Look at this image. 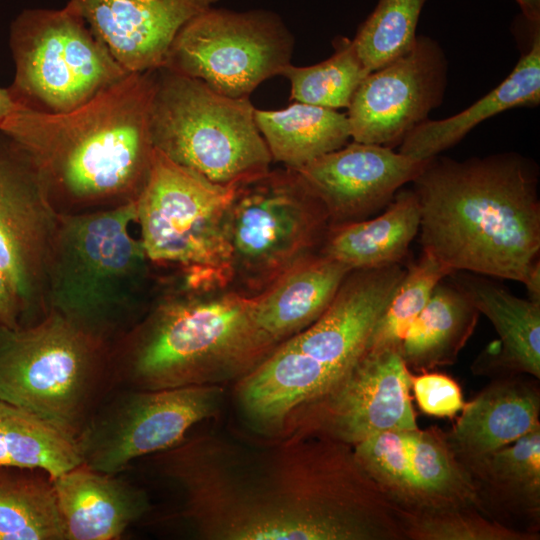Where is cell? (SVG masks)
Instances as JSON below:
<instances>
[{"instance_id": "obj_1", "label": "cell", "mask_w": 540, "mask_h": 540, "mask_svg": "<svg viewBox=\"0 0 540 540\" xmlns=\"http://www.w3.org/2000/svg\"><path fill=\"white\" fill-rule=\"evenodd\" d=\"M158 456L206 539H405L396 509L349 444L296 430L262 451L197 437Z\"/></svg>"}, {"instance_id": "obj_2", "label": "cell", "mask_w": 540, "mask_h": 540, "mask_svg": "<svg viewBox=\"0 0 540 540\" xmlns=\"http://www.w3.org/2000/svg\"><path fill=\"white\" fill-rule=\"evenodd\" d=\"M423 252L452 271L524 283L539 262V171L507 152L435 156L412 181Z\"/></svg>"}, {"instance_id": "obj_3", "label": "cell", "mask_w": 540, "mask_h": 540, "mask_svg": "<svg viewBox=\"0 0 540 540\" xmlns=\"http://www.w3.org/2000/svg\"><path fill=\"white\" fill-rule=\"evenodd\" d=\"M156 70L129 73L66 112L16 105L0 132L28 160L51 198L59 194L75 203L134 199L154 149Z\"/></svg>"}, {"instance_id": "obj_4", "label": "cell", "mask_w": 540, "mask_h": 540, "mask_svg": "<svg viewBox=\"0 0 540 540\" xmlns=\"http://www.w3.org/2000/svg\"><path fill=\"white\" fill-rule=\"evenodd\" d=\"M255 306V296L230 287L165 297L111 356L113 383L161 390L238 381L278 346Z\"/></svg>"}, {"instance_id": "obj_5", "label": "cell", "mask_w": 540, "mask_h": 540, "mask_svg": "<svg viewBox=\"0 0 540 540\" xmlns=\"http://www.w3.org/2000/svg\"><path fill=\"white\" fill-rule=\"evenodd\" d=\"M404 274L400 264L351 270L314 323L237 381V400L247 419L262 429L284 428L333 389L367 351Z\"/></svg>"}, {"instance_id": "obj_6", "label": "cell", "mask_w": 540, "mask_h": 540, "mask_svg": "<svg viewBox=\"0 0 540 540\" xmlns=\"http://www.w3.org/2000/svg\"><path fill=\"white\" fill-rule=\"evenodd\" d=\"M133 222L134 199L97 212L59 213L52 242L49 310L106 342L132 309L148 270L142 242L129 231Z\"/></svg>"}, {"instance_id": "obj_7", "label": "cell", "mask_w": 540, "mask_h": 540, "mask_svg": "<svg viewBox=\"0 0 540 540\" xmlns=\"http://www.w3.org/2000/svg\"><path fill=\"white\" fill-rule=\"evenodd\" d=\"M111 384L108 342L59 313L0 326V399L75 440Z\"/></svg>"}, {"instance_id": "obj_8", "label": "cell", "mask_w": 540, "mask_h": 540, "mask_svg": "<svg viewBox=\"0 0 540 540\" xmlns=\"http://www.w3.org/2000/svg\"><path fill=\"white\" fill-rule=\"evenodd\" d=\"M249 98L220 94L204 82L156 70L151 106L153 147L220 185L270 170L273 161Z\"/></svg>"}, {"instance_id": "obj_9", "label": "cell", "mask_w": 540, "mask_h": 540, "mask_svg": "<svg viewBox=\"0 0 540 540\" xmlns=\"http://www.w3.org/2000/svg\"><path fill=\"white\" fill-rule=\"evenodd\" d=\"M329 228L326 208L294 169H270L235 184L225 218L229 287L260 294L318 254Z\"/></svg>"}, {"instance_id": "obj_10", "label": "cell", "mask_w": 540, "mask_h": 540, "mask_svg": "<svg viewBox=\"0 0 540 540\" xmlns=\"http://www.w3.org/2000/svg\"><path fill=\"white\" fill-rule=\"evenodd\" d=\"M234 185L211 182L153 149L146 181L134 198L149 261L173 265L183 288L229 287L225 218Z\"/></svg>"}, {"instance_id": "obj_11", "label": "cell", "mask_w": 540, "mask_h": 540, "mask_svg": "<svg viewBox=\"0 0 540 540\" xmlns=\"http://www.w3.org/2000/svg\"><path fill=\"white\" fill-rule=\"evenodd\" d=\"M16 105L59 113L72 110L127 73L68 3L22 11L11 23Z\"/></svg>"}, {"instance_id": "obj_12", "label": "cell", "mask_w": 540, "mask_h": 540, "mask_svg": "<svg viewBox=\"0 0 540 540\" xmlns=\"http://www.w3.org/2000/svg\"><path fill=\"white\" fill-rule=\"evenodd\" d=\"M293 48L294 38L276 14L211 7L181 28L162 67L225 96L249 98L290 64Z\"/></svg>"}, {"instance_id": "obj_13", "label": "cell", "mask_w": 540, "mask_h": 540, "mask_svg": "<svg viewBox=\"0 0 540 540\" xmlns=\"http://www.w3.org/2000/svg\"><path fill=\"white\" fill-rule=\"evenodd\" d=\"M219 385L161 390L125 388L102 401L76 437L83 464L116 475L132 461L176 446L218 409Z\"/></svg>"}, {"instance_id": "obj_14", "label": "cell", "mask_w": 540, "mask_h": 540, "mask_svg": "<svg viewBox=\"0 0 540 540\" xmlns=\"http://www.w3.org/2000/svg\"><path fill=\"white\" fill-rule=\"evenodd\" d=\"M353 449L397 512L474 508L486 514L469 473L438 427L382 432Z\"/></svg>"}, {"instance_id": "obj_15", "label": "cell", "mask_w": 540, "mask_h": 540, "mask_svg": "<svg viewBox=\"0 0 540 540\" xmlns=\"http://www.w3.org/2000/svg\"><path fill=\"white\" fill-rule=\"evenodd\" d=\"M411 379L399 350H367L333 389L295 415L296 430L355 446L382 432L416 429Z\"/></svg>"}, {"instance_id": "obj_16", "label": "cell", "mask_w": 540, "mask_h": 540, "mask_svg": "<svg viewBox=\"0 0 540 540\" xmlns=\"http://www.w3.org/2000/svg\"><path fill=\"white\" fill-rule=\"evenodd\" d=\"M448 60L440 44L417 35L410 51L370 72L355 91L347 118L351 139L386 147L400 145L441 105Z\"/></svg>"}, {"instance_id": "obj_17", "label": "cell", "mask_w": 540, "mask_h": 540, "mask_svg": "<svg viewBox=\"0 0 540 540\" xmlns=\"http://www.w3.org/2000/svg\"><path fill=\"white\" fill-rule=\"evenodd\" d=\"M59 213L40 177L9 141L0 146V271L22 314L44 300Z\"/></svg>"}, {"instance_id": "obj_18", "label": "cell", "mask_w": 540, "mask_h": 540, "mask_svg": "<svg viewBox=\"0 0 540 540\" xmlns=\"http://www.w3.org/2000/svg\"><path fill=\"white\" fill-rule=\"evenodd\" d=\"M428 160L352 141L294 170L321 200L332 227L367 219L387 206Z\"/></svg>"}, {"instance_id": "obj_19", "label": "cell", "mask_w": 540, "mask_h": 540, "mask_svg": "<svg viewBox=\"0 0 540 540\" xmlns=\"http://www.w3.org/2000/svg\"><path fill=\"white\" fill-rule=\"evenodd\" d=\"M217 0H69L127 73L164 65L181 28Z\"/></svg>"}, {"instance_id": "obj_20", "label": "cell", "mask_w": 540, "mask_h": 540, "mask_svg": "<svg viewBox=\"0 0 540 540\" xmlns=\"http://www.w3.org/2000/svg\"><path fill=\"white\" fill-rule=\"evenodd\" d=\"M448 278L494 326L499 339L486 347L471 369L496 377L540 378V303L522 299L488 276L453 271Z\"/></svg>"}, {"instance_id": "obj_21", "label": "cell", "mask_w": 540, "mask_h": 540, "mask_svg": "<svg viewBox=\"0 0 540 540\" xmlns=\"http://www.w3.org/2000/svg\"><path fill=\"white\" fill-rule=\"evenodd\" d=\"M461 412L445 436L455 457L464 465L540 427L538 382L519 375L497 377L465 403Z\"/></svg>"}, {"instance_id": "obj_22", "label": "cell", "mask_w": 540, "mask_h": 540, "mask_svg": "<svg viewBox=\"0 0 540 540\" xmlns=\"http://www.w3.org/2000/svg\"><path fill=\"white\" fill-rule=\"evenodd\" d=\"M66 540H115L148 510L145 492L81 463L53 477Z\"/></svg>"}, {"instance_id": "obj_23", "label": "cell", "mask_w": 540, "mask_h": 540, "mask_svg": "<svg viewBox=\"0 0 540 540\" xmlns=\"http://www.w3.org/2000/svg\"><path fill=\"white\" fill-rule=\"evenodd\" d=\"M463 467L490 518L504 525L518 518L529 531L539 533L540 427Z\"/></svg>"}, {"instance_id": "obj_24", "label": "cell", "mask_w": 540, "mask_h": 540, "mask_svg": "<svg viewBox=\"0 0 540 540\" xmlns=\"http://www.w3.org/2000/svg\"><path fill=\"white\" fill-rule=\"evenodd\" d=\"M530 47L497 87L463 111L441 120L427 119L401 141L399 152L428 160L460 142L486 119L515 107L540 103V25L532 31Z\"/></svg>"}, {"instance_id": "obj_25", "label": "cell", "mask_w": 540, "mask_h": 540, "mask_svg": "<svg viewBox=\"0 0 540 540\" xmlns=\"http://www.w3.org/2000/svg\"><path fill=\"white\" fill-rule=\"evenodd\" d=\"M350 271L320 253L299 263L255 296L260 328L277 345L304 330L328 308Z\"/></svg>"}, {"instance_id": "obj_26", "label": "cell", "mask_w": 540, "mask_h": 540, "mask_svg": "<svg viewBox=\"0 0 540 540\" xmlns=\"http://www.w3.org/2000/svg\"><path fill=\"white\" fill-rule=\"evenodd\" d=\"M419 229L418 198L400 189L381 215L330 227L319 253L349 270L401 264Z\"/></svg>"}, {"instance_id": "obj_27", "label": "cell", "mask_w": 540, "mask_h": 540, "mask_svg": "<svg viewBox=\"0 0 540 540\" xmlns=\"http://www.w3.org/2000/svg\"><path fill=\"white\" fill-rule=\"evenodd\" d=\"M479 311L452 282L441 280L401 344L410 372H426L455 363L472 335Z\"/></svg>"}, {"instance_id": "obj_28", "label": "cell", "mask_w": 540, "mask_h": 540, "mask_svg": "<svg viewBox=\"0 0 540 540\" xmlns=\"http://www.w3.org/2000/svg\"><path fill=\"white\" fill-rule=\"evenodd\" d=\"M256 125L273 161L298 169L337 150L351 138L346 114L295 102L281 110L255 108Z\"/></svg>"}, {"instance_id": "obj_29", "label": "cell", "mask_w": 540, "mask_h": 540, "mask_svg": "<svg viewBox=\"0 0 540 540\" xmlns=\"http://www.w3.org/2000/svg\"><path fill=\"white\" fill-rule=\"evenodd\" d=\"M0 540H66L49 473L0 465Z\"/></svg>"}, {"instance_id": "obj_30", "label": "cell", "mask_w": 540, "mask_h": 540, "mask_svg": "<svg viewBox=\"0 0 540 540\" xmlns=\"http://www.w3.org/2000/svg\"><path fill=\"white\" fill-rule=\"evenodd\" d=\"M81 463L74 438L0 399V465L38 468L56 477Z\"/></svg>"}, {"instance_id": "obj_31", "label": "cell", "mask_w": 540, "mask_h": 540, "mask_svg": "<svg viewBox=\"0 0 540 540\" xmlns=\"http://www.w3.org/2000/svg\"><path fill=\"white\" fill-rule=\"evenodd\" d=\"M368 74L348 38H340L335 52L326 60L304 67L290 63L280 73L290 81L291 100L334 110L349 107Z\"/></svg>"}, {"instance_id": "obj_32", "label": "cell", "mask_w": 540, "mask_h": 540, "mask_svg": "<svg viewBox=\"0 0 540 540\" xmlns=\"http://www.w3.org/2000/svg\"><path fill=\"white\" fill-rule=\"evenodd\" d=\"M427 0H378L352 42L367 71L373 72L411 50Z\"/></svg>"}, {"instance_id": "obj_33", "label": "cell", "mask_w": 540, "mask_h": 540, "mask_svg": "<svg viewBox=\"0 0 540 540\" xmlns=\"http://www.w3.org/2000/svg\"><path fill=\"white\" fill-rule=\"evenodd\" d=\"M452 272L433 256L423 252L405 271L374 329L367 350L400 351L409 327L425 308L435 286Z\"/></svg>"}, {"instance_id": "obj_34", "label": "cell", "mask_w": 540, "mask_h": 540, "mask_svg": "<svg viewBox=\"0 0 540 540\" xmlns=\"http://www.w3.org/2000/svg\"><path fill=\"white\" fill-rule=\"evenodd\" d=\"M407 540H539V533L510 528L478 509L397 512Z\"/></svg>"}, {"instance_id": "obj_35", "label": "cell", "mask_w": 540, "mask_h": 540, "mask_svg": "<svg viewBox=\"0 0 540 540\" xmlns=\"http://www.w3.org/2000/svg\"><path fill=\"white\" fill-rule=\"evenodd\" d=\"M411 389L419 409L430 416L452 418L465 405L458 383L442 373L412 375Z\"/></svg>"}, {"instance_id": "obj_36", "label": "cell", "mask_w": 540, "mask_h": 540, "mask_svg": "<svg viewBox=\"0 0 540 540\" xmlns=\"http://www.w3.org/2000/svg\"><path fill=\"white\" fill-rule=\"evenodd\" d=\"M21 315L19 301L0 271V326L10 329L20 327Z\"/></svg>"}, {"instance_id": "obj_37", "label": "cell", "mask_w": 540, "mask_h": 540, "mask_svg": "<svg viewBox=\"0 0 540 540\" xmlns=\"http://www.w3.org/2000/svg\"><path fill=\"white\" fill-rule=\"evenodd\" d=\"M523 284L526 287L528 299L540 303V262L534 266Z\"/></svg>"}, {"instance_id": "obj_38", "label": "cell", "mask_w": 540, "mask_h": 540, "mask_svg": "<svg viewBox=\"0 0 540 540\" xmlns=\"http://www.w3.org/2000/svg\"><path fill=\"white\" fill-rule=\"evenodd\" d=\"M521 14L529 21H540V0H515Z\"/></svg>"}, {"instance_id": "obj_39", "label": "cell", "mask_w": 540, "mask_h": 540, "mask_svg": "<svg viewBox=\"0 0 540 540\" xmlns=\"http://www.w3.org/2000/svg\"><path fill=\"white\" fill-rule=\"evenodd\" d=\"M16 107L8 88L0 87V127Z\"/></svg>"}]
</instances>
